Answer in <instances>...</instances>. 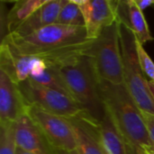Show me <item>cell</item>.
Instances as JSON below:
<instances>
[{
  "mask_svg": "<svg viewBox=\"0 0 154 154\" xmlns=\"http://www.w3.org/2000/svg\"><path fill=\"white\" fill-rule=\"evenodd\" d=\"M87 56L98 80L124 85V65L118 21L106 27L94 40Z\"/></svg>",
  "mask_w": 154,
  "mask_h": 154,
  "instance_id": "cell-4",
  "label": "cell"
},
{
  "mask_svg": "<svg viewBox=\"0 0 154 154\" xmlns=\"http://www.w3.org/2000/svg\"><path fill=\"white\" fill-rule=\"evenodd\" d=\"M17 148L32 154H57L40 128L25 114L14 123Z\"/></svg>",
  "mask_w": 154,
  "mask_h": 154,
  "instance_id": "cell-9",
  "label": "cell"
},
{
  "mask_svg": "<svg viewBox=\"0 0 154 154\" xmlns=\"http://www.w3.org/2000/svg\"><path fill=\"white\" fill-rule=\"evenodd\" d=\"M1 42L16 54L38 56L49 67L59 68L87 55L94 40L85 26L53 23L25 36L6 35Z\"/></svg>",
  "mask_w": 154,
  "mask_h": 154,
  "instance_id": "cell-1",
  "label": "cell"
},
{
  "mask_svg": "<svg viewBox=\"0 0 154 154\" xmlns=\"http://www.w3.org/2000/svg\"><path fill=\"white\" fill-rule=\"evenodd\" d=\"M148 86H149V90H150V92H151V94H152V96L154 99V83L152 82V81H149Z\"/></svg>",
  "mask_w": 154,
  "mask_h": 154,
  "instance_id": "cell-22",
  "label": "cell"
},
{
  "mask_svg": "<svg viewBox=\"0 0 154 154\" xmlns=\"http://www.w3.org/2000/svg\"><path fill=\"white\" fill-rule=\"evenodd\" d=\"M80 8L89 39H97L108 26L117 22L118 0H73Z\"/></svg>",
  "mask_w": 154,
  "mask_h": 154,
  "instance_id": "cell-8",
  "label": "cell"
},
{
  "mask_svg": "<svg viewBox=\"0 0 154 154\" xmlns=\"http://www.w3.org/2000/svg\"><path fill=\"white\" fill-rule=\"evenodd\" d=\"M19 88L27 106H36L69 120L88 116L81 106L66 93L42 87L29 79L20 83Z\"/></svg>",
  "mask_w": 154,
  "mask_h": 154,
  "instance_id": "cell-6",
  "label": "cell"
},
{
  "mask_svg": "<svg viewBox=\"0 0 154 154\" xmlns=\"http://www.w3.org/2000/svg\"><path fill=\"white\" fill-rule=\"evenodd\" d=\"M120 41L124 65V85L141 111L154 115V99L149 90V80L142 70L134 33L120 23Z\"/></svg>",
  "mask_w": 154,
  "mask_h": 154,
  "instance_id": "cell-5",
  "label": "cell"
},
{
  "mask_svg": "<svg viewBox=\"0 0 154 154\" xmlns=\"http://www.w3.org/2000/svg\"><path fill=\"white\" fill-rule=\"evenodd\" d=\"M98 89L106 111L124 140L137 154H147L152 146L143 114L125 85L98 80Z\"/></svg>",
  "mask_w": 154,
  "mask_h": 154,
  "instance_id": "cell-2",
  "label": "cell"
},
{
  "mask_svg": "<svg viewBox=\"0 0 154 154\" xmlns=\"http://www.w3.org/2000/svg\"><path fill=\"white\" fill-rule=\"evenodd\" d=\"M79 154H106L102 144L99 122L89 116L71 119Z\"/></svg>",
  "mask_w": 154,
  "mask_h": 154,
  "instance_id": "cell-11",
  "label": "cell"
},
{
  "mask_svg": "<svg viewBox=\"0 0 154 154\" xmlns=\"http://www.w3.org/2000/svg\"><path fill=\"white\" fill-rule=\"evenodd\" d=\"M26 107L19 84L0 70V124H14Z\"/></svg>",
  "mask_w": 154,
  "mask_h": 154,
  "instance_id": "cell-10",
  "label": "cell"
},
{
  "mask_svg": "<svg viewBox=\"0 0 154 154\" xmlns=\"http://www.w3.org/2000/svg\"><path fill=\"white\" fill-rule=\"evenodd\" d=\"M16 154H32V153H30V152H24V151H23V150H21V149H19V148H17V152H16Z\"/></svg>",
  "mask_w": 154,
  "mask_h": 154,
  "instance_id": "cell-23",
  "label": "cell"
},
{
  "mask_svg": "<svg viewBox=\"0 0 154 154\" xmlns=\"http://www.w3.org/2000/svg\"><path fill=\"white\" fill-rule=\"evenodd\" d=\"M66 2L67 0H47L42 6L35 11L13 33H11V35L25 36L46 26L56 23L59 14Z\"/></svg>",
  "mask_w": 154,
  "mask_h": 154,
  "instance_id": "cell-13",
  "label": "cell"
},
{
  "mask_svg": "<svg viewBox=\"0 0 154 154\" xmlns=\"http://www.w3.org/2000/svg\"><path fill=\"white\" fill-rule=\"evenodd\" d=\"M135 3L143 12L151 6L154 7V0H135Z\"/></svg>",
  "mask_w": 154,
  "mask_h": 154,
  "instance_id": "cell-21",
  "label": "cell"
},
{
  "mask_svg": "<svg viewBox=\"0 0 154 154\" xmlns=\"http://www.w3.org/2000/svg\"><path fill=\"white\" fill-rule=\"evenodd\" d=\"M56 23L69 26H85L83 14L73 0H67L61 8Z\"/></svg>",
  "mask_w": 154,
  "mask_h": 154,
  "instance_id": "cell-17",
  "label": "cell"
},
{
  "mask_svg": "<svg viewBox=\"0 0 154 154\" xmlns=\"http://www.w3.org/2000/svg\"><path fill=\"white\" fill-rule=\"evenodd\" d=\"M117 21L130 29L143 45L153 40L143 12L137 6L135 0H118Z\"/></svg>",
  "mask_w": 154,
  "mask_h": 154,
  "instance_id": "cell-12",
  "label": "cell"
},
{
  "mask_svg": "<svg viewBox=\"0 0 154 154\" xmlns=\"http://www.w3.org/2000/svg\"><path fill=\"white\" fill-rule=\"evenodd\" d=\"M47 0H19L5 15V25L6 35L13 33L23 22H25L35 11L42 6ZM4 36V37H5Z\"/></svg>",
  "mask_w": 154,
  "mask_h": 154,
  "instance_id": "cell-15",
  "label": "cell"
},
{
  "mask_svg": "<svg viewBox=\"0 0 154 154\" xmlns=\"http://www.w3.org/2000/svg\"><path fill=\"white\" fill-rule=\"evenodd\" d=\"M26 115L40 128L55 150L71 152L77 143L71 121L33 106H27Z\"/></svg>",
  "mask_w": 154,
  "mask_h": 154,
  "instance_id": "cell-7",
  "label": "cell"
},
{
  "mask_svg": "<svg viewBox=\"0 0 154 154\" xmlns=\"http://www.w3.org/2000/svg\"><path fill=\"white\" fill-rule=\"evenodd\" d=\"M56 152H57V154H69V152H67L64 151H59V150H57Z\"/></svg>",
  "mask_w": 154,
  "mask_h": 154,
  "instance_id": "cell-24",
  "label": "cell"
},
{
  "mask_svg": "<svg viewBox=\"0 0 154 154\" xmlns=\"http://www.w3.org/2000/svg\"><path fill=\"white\" fill-rule=\"evenodd\" d=\"M32 82L41 85L42 87L53 88L59 91H61L63 93H66L70 96L68 88L66 87L61 76L58 72V70L55 68L48 67L44 71H42L40 75L31 77L29 78ZM71 97V96H70Z\"/></svg>",
  "mask_w": 154,
  "mask_h": 154,
  "instance_id": "cell-16",
  "label": "cell"
},
{
  "mask_svg": "<svg viewBox=\"0 0 154 154\" xmlns=\"http://www.w3.org/2000/svg\"><path fill=\"white\" fill-rule=\"evenodd\" d=\"M136 40V39H135ZM136 52L143 72L149 81L154 83V62L144 49V45L136 40Z\"/></svg>",
  "mask_w": 154,
  "mask_h": 154,
  "instance_id": "cell-19",
  "label": "cell"
},
{
  "mask_svg": "<svg viewBox=\"0 0 154 154\" xmlns=\"http://www.w3.org/2000/svg\"><path fill=\"white\" fill-rule=\"evenodd\" d=\"M147 154H154V149H152V151H150V152H149Z\"/></svg>",
  "mask_w": 154,
  "mask_h": 154,
  "instance_id": "cell-26",
  "label": "cell"
},
{
  "mask_svg": "<svg viewBox=\"0 0 154 154\" xmlns=\"http://www.w3.org/2000/svg\"><path fill=\"white\" fill-rule=\"evenodd\" d=\"M99 130L106 154H137L121 136L107 113L99 122Z\"/></svg>",
  "mask_w": 154,
  "mask_h": 154,
  "instance_id": "cell-14",
  "label": "cell"
},
{
  "mask_svg": "<svg viewBox=\"0 0 154 154\" xmlns=\"http://www.w3.org/2000/svg\"><path fill=\"white\" fill-rule=\"evenodd\" d=\"M14 124H0V154H16Z\"/></svg>",
  "mask_w": 154,
  "mask_h": 154,
  "instance_id": "cell-18",
  "label": "cell"
},
{
  "mask_svg": "<svg viewBox=\"0 0 154 154\" xmlns=\"http://www.w3.org/2000/svg\"><path fill=\"white\" fill-rule=\"evenodd\" d=\"M143 121L146 126V130L148 133L149 140L152 144V146L154 148V115L150 114L148 112L142 111Z\"/></svg>",
  "mask_w": 154,
  "mask_h": 154,
  "instance_id": "cell-20",
  "label": "cell"
},
{
  "mask_svg": "<svg viewBox=\"0 0 154 154\" xmlns=\"http://www.w3.org/2000/svg\"><path fill=\"white\" fill-rule=\"evenodd\" d=\"M69 154H79V152L76 150V151H73V152H69Z\"/></svg>",
  "mask_w": 154,
  "mask_h": 154,
  "instance_id": "cell-25",
  "label": "cell"
},
{
  "mask_svg": "<svg viewBox=\"0 0 154 154\" xmlns=\"http://www.w3.org/2000/svg\"><path fill=\"white\" fill-rule=\"evenodd\" d=\"M61 76L70 96L94 120L100 122L106 107L98 89V79L87 55L55 68Z\"/></svg>",
  "mask_w": 154,
  "mask_h": 154,
  "instance_id": "cell-3",
  "label": "cell"
}]
</instances>
